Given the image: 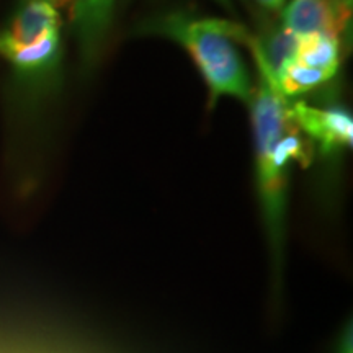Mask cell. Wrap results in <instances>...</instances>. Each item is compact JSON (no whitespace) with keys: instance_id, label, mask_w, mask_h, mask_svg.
Instances as JSON below:
<instances>
[{"instance_id":"6da1fadb","label":"cell","mask_w":353,"mask_h":353,"mask_svg":"<svg viewBox=\"0 0 353 353\" xmlns=\"http://www.w3.org/2000/svg\"><path fill=\"white\" fill-rule=\"evenodd\" d=\"M249 50H252L259 70V87L250 97L257 149V192L273 265L280 273L285 249L288 167L291 162L307 167L312 149L291 121L288 101L278 90L276 79L268 70L257 44L252 43Z\"/></svg>"},{"instance_id":"7a4b0ae2","label":"cell","mask_w":353,"mask_h":353,"mask_svg":"<svg viewBox=\"0 0 353 353\" xmlns=\"http://www.w3.org/2000/svg\"><path fill=\"white\" fill-rule=\"evenodd\" d=\"M144 33L159 34L180 43L193 57L210 90L214 107L223 95L250 101L252 82L236 44L245 46L252 39L244 26L223 19H196L182 12H172L145 21Z\"/></svg>"},{"instance_id":"3957f363","label":"cell","mask_w":353,"mask_h":353,"mask_svg":"<svg viewBox=\"0 0 353 353\" xmlns=\"http://www.w3.org/2000/svg\"><path fill=\"white\" fill-rule=\"evenodd\" d=\"M291 121L299 131L319 144L324 156L337 152L342 148L353 144V118L342 107L317 108L304 101L288 105Z\"/></svg>"},{"instance_id":"277c9868","label":"cell","mask_w":353,"mask_h":353,"mask_svg":"<svg viewBox=\"0 0 353 353\" xmlns=\"http://www.w3.org/2000/svg\"><path fill=\"white\" fill-rule=\"evenodd\" d=\"M0 54L6 57L21 76L28 79L44 77L59 64V28L51 30L38 41L25 44V46L13 44L0 37Z\"/></svg>"},{"instance_id":"5b68a950","label":"cell","mask_w":353,"mask_h":353,"mask_svg":"<svg viewBox=\"0 0 353 353\" xmlns=\"http://www.w3.org/2000/svg\"><path fill=\"white\" fill-rule=\"evenodd\" d=\"M56 28H59V13L51 0H25L13 15L8 28L0 32V37L25 46Z\"/></svg>"},{"instance_id":"8992f818","label":"cell","mask_w":353,"mask_h":353,"mask_svg":"<svg viewBox=\"0 0 353 353\" xmlns=\"http://www.w3.org/2000/svg\"><path fill=\"white\" fill-rule=\"evenodd\" d=\"M283 26L298 37L327 33L341 38L327 0H291L281 13Z\"/></svg>"},{"instance_id":"52a82bcc","label":"cell","mask_w":353,"mask_h":353,"mask_svg":"<svg viewBox=\"0 0 353 353\" xmlns=\"http://www.w3.org/2000/svg\"><path fill=\"white\" fill-rule=\"evenodd\" d=\"M255 43H257V48L268 70L276 79L281 74V70L294 61L299 37L285 28L283 25H280L265 30L262 37L255 38Z\"/></svg>"},{"instance_id":"ba28073f","label":"cell","mask_w":353,"mask_h":353,"mask_svg":"<svg viewBox=\"0 0 353 353\" xmlns=\"http://www.w3.org/2000/svg\"><path fill=\"white\" fill-rule=\"evenodd\" d=\"M339 54H341V41L337 37L327 33H314L299 37V44L294 63L306 65V68L321 69L337 74Z\"/></svg>"},{"instance_id":"9c48e42d","label":"cell","mask_w":353,"mask_h":353,"mask_svg":"<svg viewBox=\"0 0 353 353\" xmlns=\"http://www.w3.org/2000/svg\"><path fill=\"white\" fill-rule=\"evenodd\" d=\"M332 77V74L325 72V70L306 68V65H301L293 61L276 77V85L280 94L285 99H288V97H298L306 94V92L319 87L321 83L327 82Z\"/></svg>"},{"instance_id":"30bf717a","label":"cell","mask_w":353,"mask_h":353,"mask_svg":"<svg viewBox=\"0 0 353 353\" xmlns=\"http://www.w3.org/2000/svg\"><path fill=\"white\" fill-rule=\"evenodd\" d=\"M327 2L330 6V10H332L339 37H342L343 33H347V28L350 30L353 0H327Z\"/></svg>"},{"instance_id":"8fae6325","label":"cell","mask_w":353,"mask_h":353,"mask_svg":"<svg viewBox=\"0 0 353 353\" xmlns=\"http://www.w3.org/2000/svg\"><path fill=\"white\" fill-rule=\"evenodd\" d=\"M334 353H353V335H352L350 322H348L345 327L342 329L341 335H339Z\"/></svg>"},{"instance_id":"7c38bea8","label":"cell","mask_w":353,"mask_h":353,"mask_svg":"<svg viewBox=\"0 0 353 353\" xmlns=\"http://www.w3.org/2000/svg\"><path fill=\"white\" fill-rule=\"evenodd\" d=\"M255 2H257L259 6H262L263 8H267V10H272V12L281 10L285 6V0H255Z\"/></svg>"},{"instance_id":"4fadbf2b","label":"cell","mask_w":353,"mask_h":353,"mask_svg":"<svg viewBox=\"0 0 353 353\" xmlns=\"http://www.w3.org/2000/svg\"><path fill=\"white\" fill-rule=\"evenodd\" d=\"M216 2L223 3V6L226 7V8H232V6H231V0H216Z\"/></svg>"}]
</instances>
